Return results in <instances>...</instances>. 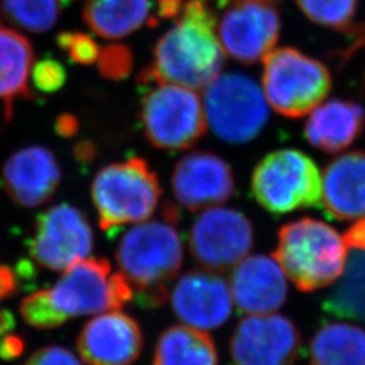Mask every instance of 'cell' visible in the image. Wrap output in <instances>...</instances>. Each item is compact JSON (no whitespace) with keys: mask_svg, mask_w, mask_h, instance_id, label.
Wrapping results in <instances>:
<instances>
[{"mask_svg":"<svg viewBox=\"0 0 365 365\" xmlns=\"http://www.w3.org/2000/svg\"><path fill=\"white\" fill-rule=\"evenodd\" d=\"M223 63L215 13L202 0H188L175 26L158 39L152 66L138 78L143 86L158 81L202 90L221 73Z\"/></svg>","mask_w":365,"mask_h":365,"instance_id":"1","label":"cell"},{"mask_svg":"<svg viewBox=\"0 0 365 365\" xmlns=\"http://www.w3.org/2000/svg\"><path fill=\"white\" fill-rule=\"evenodd\" d=\"M182 256L178 211L170 205L164 207L163 218L135 223L120 238L117 249L120 272L145 306L165 303L168 284L179 274Z\"/></svg>","mask_w":365,"mask_h":365,"instance_id":"2","label":"cell"},{"mask_svg":"<svg viewBox=\"0 0 365 365\" xmlns=\"http://www.w3.org/2000/svg\"><path fill=\"white\" fill-rule=\"evenodd\" d=\"M274 259L295 287L313 292L342 276L348 248L337 230L325 222L302 218L279 230Z\"/></svg>","mask_w":365,"mask_h":365,"instance_id":"3","label":"cell"},{"mask_svg":"<svg viewBox=\"0 0 365 365\" xmlns=\"http://www.w3.org/2000/svg\"><path fill=\"white\" fill-rule=\"evenodd\" d=\"M101 229L148 221L156 211L163 190L144 158L131 157L98 172L91 188Z\"/></svg>","mask_w":365,"mask_h":365,"instance_id":"4","label":"cell"},{"mask_svg":"<svg viewBox=\"0 0 365 365\" xmlns=\"http://www.w3.org/2000/svg\"><path fill=\"white\" fill-rule=\"evenodd\" d=\"M252 194L274 215L322 203V176L312 157L297 149H280L261 160L252 175Z\"/></svg>","mask_w":365,"mask_h":365,"instance_id":"5","label":"cell"},{"mask_svg":"<svg viewBox=\"0 0 365 365\" xmlns=\"http://www.w3.org/2000/svg\"><path fill=\"white\" fill-rule=\"evenodd\" d=\"M331 76L325 64L294 48H280L264 58L262 92L283 117L302 118L325 101Z\"/></svg>","mask_w":365,"mask_h":365,"instance_id":"6","label":"cell"},{"mask_svg":"<svg viewBox=\"0 0 365 365\" xmlns=\"http://www.w3.org/2000/svg\"><path fill=\"white\" fill-rule=\"evenodd\" d=\"M146 87L140 115L150 145L164 150H184L196 144L207 128L199 95L170 83L155 81Z\"/></svg>","mask_w":365,"mask_h":365,"instance_id":"7","label":"cell"},{"mask_svg":"<svg viewBox=\"0 0 365 365\" xmlns=\"http://www.w3.org/2000/svg\"><path fill=\"white\" fill-rule=\"evenodd\" d=\"M205 114L211 130L229 144H245L265 128L269 108L256 80L245 73H220L205 91Z\"/></svg>","mask_w":365,"mask_h":365,"instance_id":"8","label":"cell"},{"mask_svg":"<svg viewBox=\"0 0 365 365\" xmlns=\"http://www.w3.org/2000/svg\"><path fill=\"white\" fill-rule=\"evenodd\" d=\"M48 294L54 309L68 321L117 312L133 299L134 289L125 274L111 272L108 260L87 257L68 268Z\"/></svg>","mask_w":365,"mask_h":365,"instance_id":"9","label":"cell"},{"mask_svg":"<svg viewBox=\"0 0 365 365\" xmlns=\"http://www.w3.org/2000/svg\"><path fill=\"white\" fill-rule=\"evenodd\" d=\"M277 0H230L217 19L225 54L242 64H255L272 52L280 36Z\"/></svg>","mask_w":365,"mask_h":365,"instance_id":"10","label":"cell"},{"mask_svg":"<svg viewBox=\"0 0 365 365\" xmlns=\"http://www.w3.org/2000/svg\"><path fill=\"white\" fill-rule=\"evenodd\" d=\"M93 247L88 218L78 207L61 203L39 214L30 241V255L41 267L66 271L87 259Z\"/></svg>","mask_w":365,"mask_h":365,"instance_id":"11","label":"cell"},{"mask_svg":"<svg viewBox=\"0 0 365 365\" xmlns=\"http://www.w3.org/2000/svg\"><path fill=\"white\" fill-rule=\"evenodd\" d=\"M255 233L248 218L233 209L205 210L190 232L191 253L203 268L227 271L248 256Z\"/></svg>","mask_w":365,"mask_h":365,"instance_id":"12","label":"cell"},{"mask_svg":"<svg viewBox=\"0 0 365 365\" xmlns=\"http://www.w3.org/2000/svg\"><path fill=\"white\" fill-rule=\"evenodd\" d=\"M299 349L298 327L279 314L241 319L230 341L235 365H294Z\"/></svg>","mask_w":365,"mask_h":365,"instance_id":"13","label":"cell"},{"mask_svg":"<svg viewBox=\"0 0 365 365\" xmlns=\"http://www.w3.org/2000/svg\"><path fill=\"white\" fill-rule=\"evenodd\" d=\"M235 188L230 165L210 152H192L182 157L172 173L176 200L192 212L226 203L235 194Z\"/></svg>","mask_w":365,"mask_h":365,"instance_id":"14","label":"cell"},{"mask_svg":"<svg viewBox=\"0 0 365 365\" xmlns=\"http://www.w3.org/2000/svg\"><path fill=\"white\" fill-rule=\"evenodd\" d=\"M176 317L200 330L221 327L232 315L233 298L227 282L209 271H191L176 282L170 295Z\"/></svg>","mask_w":365,"mask_h":365,"instance_id":"15","label":"cell"},{"mask_svg":"<svg viewBox=\"0 0 365 365\" xmlns=\"http://www.w3.org/2000/svg\"><path fill=\"white\" fill-rule=\"evenodd\" d=\"M143 345L137 321L118 310L92 318L78 339V353L88 365H131Z\"/></svg>","mask_w":365,"mask_h":365,"instance_id":"16","label":"cell"},{"mask_svg":"<svg viewBox=\"0 0 365 365\" xmlns=\"http://www.w3.org/2000/svg\"><path fill=\"white\" fill-rule=\"evenodd\" d=\"M3 184L14 202L34 209L49 202L61 182V170L52 150L43 146H27L4 163Z\"/></svg>","mask_w":365,"mask_h":365,"instance_id":"17","label":"cell"},{"mask_svg":"<svg viewBox=\"0 0 365 365\" xmlns=\"http://www.w3.org/2000/svg\"><path fill=\"white\" fill-rule=\"evenodd\" d=\"M229 287L237 307L252 315L274 313L287 298L286 274L274 257L264 255L238 262Z\"/></svg>","mask_w":365,"mask_h":365,"instance_id":"18","label":"cell"},{"mask_svg":"<svg viewBox=\"0 0 365 365\" xmlns=\"http://www.w3.org/2000/svg\"><path fill=\"white\" fill-rule=\"evenodd\" d=\"M339 221L365 217V153L349 152L329 163L322 175V203Z\"/></svg>","mask_w":365,"mask_h":365,"instance_id":"19","label":"cell"},{"mask_svg":"<svg viewBox=\"0 0 365 365\" xmlns=\"http://www.w3.org/2000/svg\"><path fill=\"white\" fill-rule=\"evenodd\" d=\"M364 123L361 106L331 99L312 111L304 126V137L314 148L333 155L349 148L360 137Z\"/></svg>","mask_w":365,"mask_h":365,"instance_id":"20","label":"cell"},{"mask_svg":"<svg viewBox=\"0 0 365 365\" xmlns=\"http://www.w3.org/2000/svg\"><path fill=\"white\" fill-rule=\"evenodd\" d=\"M33 61L30 41L16 30L0 25V102L4 103L7 120L13 117L16 99L33 98L29 87Z\"/></svg>","mask_w":365,"mask_h":365,"instance_id":"21","label":"cell"},{"mask_svg":"<svg viewBox=\"0 0 365 365\" xmlns=\"http://www.w3.org/2000/svg\"><path fill=\"white\" fill-rule=\"evenodd\" d=\"M150 9V0H88L83 19L99 37L119 39L144 26Z\"/></svg>","mask_w":365,"mask_h":365,"instance_id":"22","label":"cell"},{"mask_svg":"<svg viewBox=\"0 0 365 365\" xmlns=\"http://www.w3.org/2000/svg\"><path fill=\"white\" fill-rule=\"evenodd\" d=\"M153 365H218V352L205 330L172 327L158 339Z\"/></svg>","mask_w":365,"mask_h":365,"instance_id":"23","label":"cell"},{"mask_svg":"<svg viewBox=\"0 0 365 365\" xmlns=\"http://www.w3.org/2000/svg\"><path fill=\"white\" fill-rule=\"evenodd\" d=\"M310 365H365V330L351 324L321 327L310 344Z\"/></svg>","mask_w":365,"mask_h":365,"instance_id":"24","label":"cell"},{"mask_svg":"<svg viewBox=\"0 0 365 365\" xmlns=\"http://www.w3.org/2000/svg\"><path fill=\"white\" fill-rule=\"evenodd\" d=\"M346 269L324 302L327 313L365 322V252L353 250Z\"/></svg>","mask_w":365,"mask_h":365,"instance_id":"25","label":"cell"},{"mask_svg":"<svg viewBox=\"0 0 365 365\" xmlns=\"http://www.w3.org/2000/svg\"><path fill=\"white\" fill-rule=\"evenodd\" d=\"M0 16L31 33L51 30L60 16L58 0H0Z\"/></svg>","mask_w":365,"mask_h":365,"instance_id":"26","label":"cell"},{"mask_svg":"<svg viewBox=\"0 0 365 365\" xmlns=\"http://www.w3.org/2000/svg\"><path fill=\"white\" fill-rule=\"evenodd\" d=\"M312 22L339 31H348L353 25L357 0H295Z\"/></svg>","mask_w":365,"mask_h":365,"instance_id":"27","label":"cell"},{"mask_svg":"<svg viewBox=\"0 0 365 365\" xmlns=\"http://www.w3.org/2000/svg\"><path fill=\"white\" fill-rule=\"evenodd\" d=\"M21 314L30 327L39 330H51L64 325L66 321L54 309L48 289H41L24 299Z\"/></svg>","mask_w":365,"mask_h":365,"instance_id":"28","label":"cell"},{"mask_svg":"<svg viewBox=\"0 0 365 365\" xmlns=\"http://www.w3.org/2000/svg\"><path fill=\"white\" fill-rule=\"evenodd\" d=\"M58 46L69 58L81 66H90L98 61L101 48L91 36L80 31H63L57 37Z\"/></svg>","mask_w":365,"mask_h":365,"instance_id":"29","label":"cell"},{"mask_svg":"<svg viewBox=\"0 0 365 365\" xmlns=\"http://www.w3.org/2000/svg\"><path fill=\"white\" fill-rule=\"evenodd\" d=\"M96 63L102 76L110 80H120L129 76L133 57L126 46L110 45L101 49Z\"/></svg>","mask_w":365,"mask_h":365,"instance_id":"30","label":"cell"},{"mask_svg":"<svg viewBox=\"0 0 365 365\" xmlns=\"http://www.w3.org/2000/svg\"><path fill=\"white\" fill-rule=\"evenodd\" d=\"M34 87L45 93H53L66 86V71L64 66L52 58L41 60L31 68Z\"/></svg>","mask_w":365,"mask_h":365,"instance_id":"31","label":"cell"},{"mask_svg":"<svg viewBox=\"0 0 365 365\" xmlns=\"http://www.w3.org/2000/svg\"><path fill=\"white\" fill-rule=\"evenodd\" d=\"M25 365H81L76 356L61 346H45L33 353Z\"/></svg>","mask_w":365,"mask_h":365,"instance_id":"32","label":"cell"},{"mask_svg":"<svg viewBox=\"0 0 365 365\" xmlns=\"http://www.w3.org/2000/svg\"><path fill=\"white\" fill-rule=\"evenodd\" d=\"M26 349L25 339L18 334L10 333L0 342V359L1 360H14L18 359Z\"/></svg>","mask_w":365,"mask_h":365,"instance_id":"33","label":"cell"},{"mask_svg":"<svg viewBox=\"0 0 365 365\" xmlns=\"http://www.w3.org/2000/svg\"><path fill=\"white\" fill-rule=\"evenodd\" d=\"M342 238L346 248L365 252V217L354 222Z\"/></svg>","mask_w":365,"mask_h":365,"instance_id":"34","label":"cell"},{"mask_svg":"<svg viewBox=\"0 0 365 365\" xmlns=\"http://www.w3.org/2000/svg\"><path fill=\"white\" fill-rule=\"evenodd\" d=\"M18 288L16 276L10 267L0 264V300L14 295Z\"/></svg>","mask_w":365,"mask_h":365,"instance_id":"35","label":"cell"},{"mask_svg":"<svg viewBox=\"0 0 365 365\" xmlns=\"http://www.w3.org/2000/svg\"><path fill=\"white\" fill-rule=\"evenodd\" d=\"M56 130L63 137H73L78 130V122L71 114H63L56 120Z\"/></svg>","mask_w":365,"mask_h":365,"instance_id":"36","label":"cell"},{"mask_svg":"<svg viewBox=\"0 0 365 365\" xmlns=\"http://www.w3.org/2000/svg\"><path fill=\"white\" fill-rule=\"evenodd\" d=\"M158 16L160 18H175L179 16L184 7V0H158Z\"/></svg>","mask_w":365,"mask_h":365,"instance_id":"37","label":"cell"},{"mask_svg":"<svg viewBox=\"0 0 365 365\" xmlns=\"http://www.w3.org/2000/svg\"><path fill=\"white\" fill-rule=\"evenodd\" d=\"M15 327V318L10 310L0 309V342L7 334H10Z\"/></svg>","mask_w":365,"mask_h":365,"instance_id":"38","label":"cell"},{"mask_svg":"<svg viewBox=\"0 0 365 365\" xmlns=\"http://www.w3.org/2000/svg\"><path fill=\"white\" fill-rule=\"evenodd\" d=\"M76 156L78 158L90 161L92 157L95 156V148L91 144L81 143V144L78 145V149H76Z\"/></svg>","mask_w":365,"mask_h":365,"instance_id":"39","label":"cell"},{"mask_svg":"<svg viewBox=\"0 0 365 365\" xmlns=\"http://www.w3.org/2000/svg\"><path fill=\"white\" fill-rule=\"evenodd\" d=\"M361 43H364L365 45V33L361 36Z\"/></svg>","mask_w":365,"mask_h":365,"instance_id":"40","label":"cell"}]
</instances>
